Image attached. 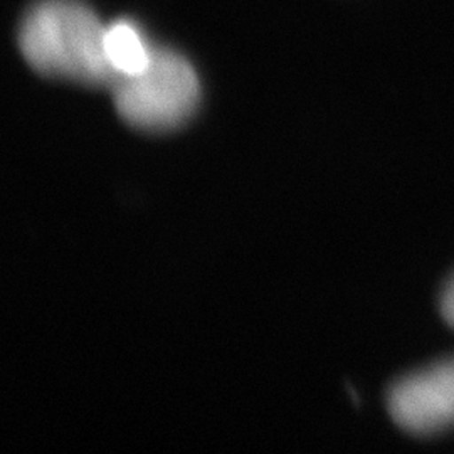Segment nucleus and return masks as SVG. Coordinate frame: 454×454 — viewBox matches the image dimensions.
I'll return each mask as SVG.
<instances>
[{
    "label": "nucleus",
    "mask_w": 454,
    "mask_h": 454,
    "mask_svg": "<svg viewBox=\"0 0 454 454\" xmlns=\"http://www.w3.org/2000/svg\"><path fill=\"white\" fill-rule=\"evenodd\" d=\"M106 27L76 0H41L19 29L22 56L37 73L82 82L114 86L118 76L105 51Z\"/></svg>",
    "instance_id": "1"
},
{
    "label": "nucleus",
    "mask_w": 454,
    "mask_h": 454,
    "mask_svg": "<svg viewBox=\"0 0 454 454\" xmlns=\"http://www.w3.org/2000/svg\"><path fill=\"white\" fill-rule=\"evenodd\" d=\"M114 108L133 129L167 131L185 123L200 99V84L192 65L170 49L153 48L145 69L118 78Z\"/></svg>",
    "instance_id": "2"
},
{
    "label": "nucleus",
    "mask_w": 454,
    "mask_h": 454,
    "mask_svg": "<svg viewBox=\"0 0 454 454\" xmlns=\"http://www.w3.org/2000/svg\"><path fill=\"white\" fill-rule=\"evenodd\" d=\"M394 422L412 434H434L454 426V358L411 373L387 397Z\"/></svg>",
    "instance_id": "3"
},
{
    "label": "nucleus",
    "mask_w": 454,
    "mask_h": 454,
    "mask_svg": "<svg viewBox=\"0 0 454 454\" xmlns=\"http://www.w3.org/2000/svg\"><path fill=\"white\" fill-rule=\"evenodd\" d=\"M105 51L118 78L142 73L153 54V48L129 20H118L106 27Z\"/></svg>",
    "instance_id": "4"
},
{
    "label": "nucleus",
    "mask_w": 454,
    "mask_h": 454,
    "mask_svg": "<svg viewBox=\"0 0 454 454\" xmlns=\"http://www.w3.org/2000/svg\"><path fill=\"white\" fill-rule=\"evenodd\" d=\"M439 307H441V313H442V318L446 320V324L454 328V276L442 290Z\"/></svg>",
    "instance_id": "5"
}]
</instances>
